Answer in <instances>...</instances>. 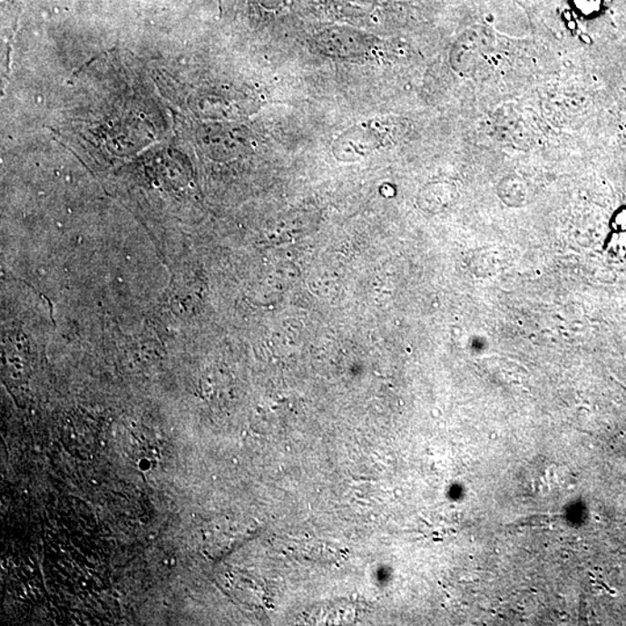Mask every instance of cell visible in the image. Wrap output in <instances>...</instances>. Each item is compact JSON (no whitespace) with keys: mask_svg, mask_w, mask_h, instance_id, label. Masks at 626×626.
I'll use <instances>...</instances> for the list:
<instances>
[{"mask_svg":"<svg viewBox=\"0 0 626 626\" xmlns=\"http://www.w3.org/2000/svg\"><path fill=\"white\" fill-rule=\"evenodd\" d=\"M390 137L391 125L386 121L371 120L342 133L334 143L333 153L339 161H358L386 145Z\"/></svg>","mask_w":626,"mask_h":626,"instance_id":"6da1fadb","label":"cell"},{"mask_svg":"<svg viewBox=\"0 0 626 626\" xmlns=\"http://www.w3.org/2000/svg\"><path fill=\"white\" fill-rule=\"evenodd\" d=\"M320 49L332 56L353 57L365 52L367 42L360 35L349 34L342 31L325 33L320 36Z\"/></svg>","mask_w":626,"mask_h":626,"instance_id":"7a4b0ae2","label":"cell"}]
</instances>
